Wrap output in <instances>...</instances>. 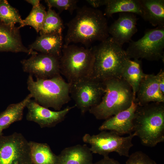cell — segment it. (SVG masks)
I'll list each match as a JSON object with an SVG mask.
<instances>
[{
	"mask_svg": "<svg viewBox=\"0 0 164 164\" xmlns=\"http://www.w3.org/2000/svg\"><path fill=\"white\" fill-rule=\"evenodd\" d=\"M65 44L80 43L87 45L102 42L109 37L108 22L100 10L84 6L77 9L75 16L67 23Z\"/></svg>",
	"mask_w": 164,
	"mask_h": 164,
	"instance_id": "obj_1",
	"label": "cell"
},
{
	"mask_svg": "<svg viewBox=\"0 0 164 164\" xmlns=\"http://www.w3.org/2000/svg\"><path fill=\"white\" fill-rule=\"evenodd\" d=\"M134 132L144 146L152 147L164 141V103L137 105L133 120Z\"/></svg>",
	"mask_w": 164,
	"mask_h": 164,
	"instance_id": "obj_2",
	"label": "cell"
},
{
	"mask_svg": "<svg viewBox=\"0 0 164 164\" xmlns=\"http://www.w3.org/2000/svg\"><path fill=\"white\" fill-rule=\"evenodd\" d=\"M92 49L94 61L91 77L102 82L121 78L123 67L130 59L122 46L109 36Z\"/></svg>",
	"mask_w": 164,
	"mask_h": 164,
	"instance_id": "obj_3",
	"label": "cell"
},
{
	"mask_svg": "<svg viewBox=\"0 0 164 164\" xmlns=\"http://www.w3.org/2000/svg\"><path fill=\"white\" fill-rule=\"evenodd\" d=\"M27 87L32 98L44 107L53 108L56 111L70 100V84L60 75L47 79H36L29 75Z\"/></svg>",
	"mask_w": 164,
	"mask_h": 164,
	"instance_id": "obj_4",
	"label": "cell"
},
{
	"mask_svg": "<svg viewBox=\"0 0 164 164\" xmlns=\"http://www.w3.org/2000/svg\"><path fill=\"white\" fill-rule=\"evenodd\" d=\"M104 93L100 102L89 111L98 120H106L129 108L134 100L132 89L122 78L103 82Z\"/></svg>",
	"mask_w": 164,
	"mask_h": 164,
	"instance_id": "obj_5",
	"label": "cell"
},
{
	"mask_svg": "<svg viewBox=\"0 0 164 164\" xmlns=\"http://www.w3.org/2000/svg\"><path fill=\"white\" fill-rule=\"evenodd\" d=\"M94 61L92 48L64 44L60 58V74L69 83L91 77Z\"/></svg>",
	"mask_w": 164,
	"mask_h": 164,
	"instance_id": "obj_6",
	"label": "cell"
},
{
	"mask_svg": "<svg viewBox=\"0 0 164 164\" xmlns=\"http://www.w3.org/2000/svg\"><path fill=\"white\" fill-rule=\"evenodd\" d=\"M136 136L134 132L123 137L112 131H102L96 135L86 134L82 139L84 142L90 145V149L92 153L104 157L114 152L120 156L128 157L130 150L133 146L132 139Z\"/></svg>",
	"mask_w": 164,
	"mask_h": 164,
	"instance_id": "obj_7",
	"label": "cell"
},
{
	"mask_svg": "<svg viewBox=\"0 0 164 164\" xmlns=\"http://www.w3.org/2000/svg\"><path fill=\"white\" fill-rule=\"evenodd\" d=\"M129 43L125 51L130 59L163 60L164 26L148 29L141 38Z\"/></svg>",
	"mask_w": 164,
	"mask_h": 164,
	"instance_id": "obj_8",
	"label": "cell"
},
{
	"mask_svg": "<svg viewBox=\"0 0 164 164\" xmlns=\"http://www.w3.org/2000/svg\"><path fill=\"white\" fill-rule=\"evenodd\" d=\"M70 84V94L75 106L82 114L101 101L105 90L103 82L91 77L83 78Z\"/></svg>",
	"mask_w": 164,
	"mask_h": 164,
	"instance_id": "obj_9",
	"label": "cell"
},
{
	"mask_svg": "<svg viewBox=\"0 0 164 164\" xmlns=\"http://www.w3.org/2000/svg\"><path fill=\"white\" fill-rule=\"evenodd\" d=\"M28 142L21 133L0 135V164H30Z\"/></svg>",
	"mask_w": 164,
	"mask_h": 164,
	"instance_id": "obj_10",
	"label": "cell"
},
{
	"mask_svg": "<svg viewBox=\"0 0 164 164\" xmlns=\"http://www.w3.org/2000/svg\"><path fill=\"white\" fill-rule=\"evenodd\" d=\"M23 71L36 79H47L60 75V58L40 53L21 61Z\"/></svg>",
	"mask_w": 164,
	"mask_h": 164,
	"instance_id": "obj_11",
	"label": "cell"
},
{
	"mask_svg": "<svg viewBox=\"0 0 164 164\" xmlns=\"http://www.w3.org/2000/svg\"><path fill=\"white\" fill-rule=\"evenodd\" d=\"M75 107L68 106L63 110L54 111L41 106L31 99L26 106V119L37 123L41 128L52 127L63 121L69 112Z\"/></svg>",
	"mask_w": 164,
	"mask_h": 164,
	"instance_id": "obj_12",
	"label": "cell"
},
{
	"mask_svg": "<svg viewBox=\"0 0 164 164\" xmlns=\"http://www.w3.org/2000/svg\"><path fill=\"white\" fill-rule=\"evenodd\" d=\"M118 19L108 27V33L113 39L121 46L129 42L132 36L137 32L138 18L135 14L119 13Z\"/></svg>",
	"mask_w": 164,
	"mask_h": 164,
	"instance_id": "obj_13",
	"label": "cell"
},
{
	"mask_svg": "<svg viewBox=\"0 0 164 164\" xmlns=\"http://www.w3.org/2000/svg\"><path fill=\"white\" fill-rule=\"evenodd\" d=\"M137 104L133 101L128 109L105 120L99 128L100 131L109 130L121 135L134 132L133 120Z\"/></svg>",
	"mask_w": 164,
	"mask_h": 164,
	"instance_id": "obj_14",
	"label": "cell"
},
{
	"mask_svg": "<svg viewBox=\"0 0 164 164\" xmlns=\"http://www.w3.org/2000/svg\"><path fill=\"white\" fill-rule=\"evenodd\" d=\"M24 52L29 55L37 54L23 44L19 29L15 26L5 24L0 21V52Z\"/></svg>",
	"mask_w": 164,
	"mask_h": 164,
	"instance_id": "obj_15",
	"label": "cell"
},
{
	"mask_svg": "<svg viewBox=\"0 0 164 164\" xmlns=\"http://www.w3.org/2000/svg\"><path fill=\"white\" fill-rule=\"evenodd\" d=\"M134 102L139 105L153 102L164 103V95L160 90L156 75L145 74L140 83Z\"/></svg>",
	"mask_w": 164,
	"mask_h": 164,
	"instance_id": "obj_16",
	"label": "cell"
},
{
	"mask_svg": "<svg viewBox=\"0 0 164 164\" xmlns=\"http://www.w3.org/2000/svg\"><path fill=\"white\" fill-rule=\"evenodd\" d=\"M62 32L41 35L28 49L60 58L63 47Z\"/></svg>",
	"mask_w": 164,
	"mask_h": 164,
	"instance_id": "obj_17",
	"label": "cell"
},
{
	"mask_svg": "<svg viewBox=\"0 0 164 164\" xmlns=\"http://www.w3.org/2000/svg\"><path fill=\"white\" fill-rule=\"evenodd\" d=\"M92 153L86 145L78 144L63 149L57 156L56 164H92Z\"/></svg>",
	"mask_w": 164,
	"mask_h": 164,
	"instance_id": "obj_18",
	"label": "cell"
},
{
	"mask_svg": "<svg viewBox=\"0 0 164 164\" xmlns=\"http://www.w3.org/2000/svg\"><path fill=\"white\" fill-rule=\"evenodd\" d=\"M32 98L29 94L21 101L10 104L5 110L0 113V135H2L4 130L12 124L22 119L24 109Z\"/></svg>",
	"mask_w": 164,
	"mask_h": 164,
	"instance_id": "obj_19",
	"label": "cell"
},
{
	"mask_svg": "<svg viewBox=\"0 0 164 164\" xmlns=\"http://www.w3.org/2000/svg\"><path fill=\"white\" fill-rule=\"evenodd\" d=\"M142 62L139 59L128 60L125 64L121 73V78L131 87L133 91L134 100L140 83L146 74L142 67Z\"/></svg>",
	"mask_w": 164,
	"mask_h": 164,
	"instance_id": "obj_20",
	"label": "cell"
},
{
	"mask_svg": "<svg viewBox=\"0 0 164 164\" xmlns=\"http://www.w3.org/2000/svg\"><path fill=\"white\" fill-rule=\"evenodd\" d=\"M142 6V18L154 26H164V0H140Z\"/></svg>",
	"mask_w": 164,
	"mask_h": 164,
	"instance_id": "obj_21",
	"label": "cell"
},
{
	"mask_svg": "<svg viewBox=\"0 0 164 164\" xmlns=\"http://www.w3.org/2000/svg\"><path fill=\"white\" fill-rule=\"evenodd\" d=\"M104 15L109 18L114 14L128 12L143 15L140 0H107Z\"/></svg>",
	"mask_w": 164,
	"mask_h": 164,
	"instance_id": "obj_22",
	"label": "cell"
},
{
	"mask_svg": "<svg viewBox=\"0 0 164 164\" xmlns=\"http://www.w3.org/2000/svg\"><path fill=\"white\" fill-rule=\"evenodd\" d=\"M30 157L35 164H56L57 156L46 143L29 142Z\"/></svg>",
	"mask_w": 164,
	"mask_h": 164,
	"instance_id": "obj_23",
	"label": "cell"
},
{
	"mask_svg": "<svg viewBox=\"0 0 164 164\" xmlns=\"http://www.w3.org/2000/svg\"><path fill=\"white\" fill-rule=\"evenodd\" d=\"M46 15L45 8L41 4L37 6L32 7L29 14L24 19L22 20L18 28L19 29L29 26L33 27L38 33L42 29Z\"/></svg>",
	"mask_w": 164,
	"mask_h": 164,
	"instance_id": "obj_24",
	"label": "cell"
},
{
	"mask_svg": "<svg viewBox=\"0 0 164 164\" xmlns=\"http://www.w3.org/2000/svg\"><path fill=\"white\" fill-rule=\"evenodd\" d=\"M64 28L63 21L58 14L52 8H48L40 35L62 32Z\"/></svg>",
	"mask_w": 164,
	"mask_h": 164,
	"instance_id": "obj_25",
	"label": "cell"
},
{
	"mask_svg": "<svg viewBox=\"0 0 164 164\" xmlns=\"http://www.w3.org/2000/svg\"><path fill=\"white\" fill-rule=\"evenodd\" d=\"M18 11L12 7L6 0H0V21L10 26L22 22Z\"/></svg>",
	"mask_w": 164,
	"mask_h": 164,
	"instance_id": "obj_26",
	"label": "cell"
},
{
	"mask_svg": "<svg viewBox=\"0 0 164 164\" xmlns=\"http://www.w3.org/2000/svg\"><path fill=\"white\" fill-rule=\"evenodd\" d=\"M78 2L77 0H45L49 8H56L60 12L64 10L67 11L71 14L77 8Z\"/></svg>",
	"mask_w": 164,
	"mask_h": 164,
	"instance_id": "obj_27",
	"label": "cell"
},
{
	"mask_svg": "<svg viewBox=\"0 0 164 164\" xmlns=\"http://www.w3.org/2000/svg\"><path fill=\"white\" fill-rule=\"evenodd\" d=\"M125 164H157L147 155L141 151L132 153L128 157Z\"/></svg>",
	"mask_w": 164,
	"mask_h": 164,
	"instance_id": "obj_28",
	"label": "cell"
},
{
	"mask_svg": "<svg viewBox=\"0 0 164 164\" xmlns=\"http://www.w3.org/2000/svg\"><path fill=\"white\" fill-rule=\"evenodd\" d=\"M158 78L160 90L164 95V70L161 69L156 75Z\"/></svg>",
	"mask_w": 164,
	"mask_h": 164,
	"instance_id": "obj_29",
	"label": "cell"
},
{
	"mask_svg": "<svg viewBox=\"0 0 164 164\" xmlns=\"http://www.w3.org/2000/svg\"><path fill=\"white\" fill-rule=\"evenodd\" d=\"M92 164H121L118 161L110 158L109 156L104 157L101 160Z\"/></svg>",
	"mask_w": 164,
	"mask_h": 164,
	"instance_id": "obj_30",
	"label": "cell"
},
{
	"mask_svg": "<svg viewBox=\"0 0 164 164\" xmlns=\"http://www.w3.org/2000/svg\"><path fill=\"white\" fill-rule=\"evenodd\" d=\"M86 1L92 8L97 9L101 6L105 5L107 0H87Z\"/></svg>",
	"mask_w": 164,
	"mask_h": 164,
	"instance_id": "obj_31",
	"label": "cell"
},
{
	"mask_svg": "<svg viewBox=\"0 0 164 164\" xmlns=\"http://www.w3.org/2000/svg\"><path fill=\"white\" fill-rule=\"evenodd\" d=\"M26 1L31 4L32 7L37 6L40 4L39 0H27Z\"/></svg>",
	"mask_w": 164,
	"mask_h": 164,
	"instance_id": "obj_32",
	"label": "cell"
}]
</instances>
